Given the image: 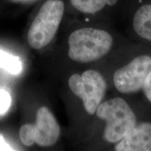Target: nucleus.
I'll use <instances>...</instances> for the list:
<instances>
[{
  "instance_id": "f257e3e1",
  "label": "nucleus",
  "mask_w": 151,
  "mask_h": 151,
  "mask_svg": "<svg viewBox=\"0 0 151 151\" xmlns=\"http://www.w3.org/2000/svg\"><path fill=\"white\" fill-rule=\"evenodd\" d=\"M114 43V37L107 30L92 27L79 28L68 39V56L78 63L97 62L110 53Z\"/></svg>"
},
{
  "instance_id": "f03ea898",
  "label": "nucleus",
  "mask_w": 151,
  "mask_h": 151,
  "mask_svg": "<svg viewBox=\"0 0 151 151\" xmlns=\"http://www.w3.org/2000/svg\"><path fill=\"white\" fill-rule=\"evenodd\" d=\"M95 115L104 124L102 138L109 144L121 141L139 122L129 104L120 97L104 100Z\"/></svg>"
},
{
  "instance_id": "7ed1b4c3",
  "label": "nucleus",
  "mask_w": 151,
  "mask_h": 151,
  "mask_svg": "<svg viewBox=\"0 0 151 151\" xmlns=\"http://www.w3.org/2000/svg\"><path fill=\"white\" fill-rule=\"evenodd\" d=\"M65 11L62 0L45 1L34 18L27 33L28 43L41 49L51 42L59 29Z\"/></svg>"
},
{
  "instance_id": "20e7f679",
  "label": "nucleus",
  "mask_w": 151,
  "mask_h": 151,
  "mask_svg": "<svg viewBox=\"0 0 151 151\" xmlns=\"http://www.w3.org/2000/svg\"><path fill=\"white\" fill-rule=\"evenodd\" d=\"M68 86L71 92L81 99L85 110L90 116L95 114L104 100L109 87L104 76L96 69L73 73L68 80Z\"/></svg>"
},
{
  "instance_id": "39448f33",
  "label": "nucleus",
  "mask_w": 151,
  "mask_h": 151,
  "mask_svg": "<svg viewBox=\"0 0 151 151\" xmlns=\"http://www.w3.org/2000/svg\"><path fill=\"white\" fill-rule=\"evenodd\" d=\"M151 71V55L139 54L113 73L115 89L122 94H132L142 90L147 76Z\"/></svg>"
},
{
  "instance_id": "423d86ee",
  "label": "nucleus",
  "mask_w": 151,
  "mask_h": 151,
  "mask_svg": "<svg viewBox=\"0 0 151 151\" xmlns=\"http://www.w3.org/2000/svg\"><path fill=\"white\" fill-rule=\"evenodd\" d=\"M61 134V129L50 109L46 106L38 109L36 123L33 124L35 143L42 147L55 144Z\"/></svg>"
},
{
  "instance_id": "0eeeda50",
  "label": "nucleus",
  "mask_w": 151,
  "mask_h": 151,
  "mask_svg": "<svg viewBox=\"0 0 151 151\" xmlns=\"http://www.w3.org/2000/svg\"><path fill=\"white\" fill-rule=\"evenodd\" d=\"M116 151H151V122H138L121 141L113 145Z\"/></svg>"
},
{
  "instance_id": "6e6552de",
  "label": "nucleus",
  "mask_w": 151,
  "mask_h": 151,
  "mask_svg": "<svg viewBox=\"0 0 151 151\" xmlns=\"http://www.w3.org/2000/svg\"><path fill=\"white\" fill-rule=\"evenodd\" d=\"M132 27L141 39L151 43V3L139 6L132 18Z\"/></svg>"
},
{
  "instance_id": "1a4fd4ad",
  "label": "nucleus",
  "mask_w": 151,
  "mask_h": 151,
  "mask_svg": "<svg viewBox=\"0 0 151 151\" xmlns=\"http://www.w3.org/2000/svg\"><path fill=\"white\" fill-rule=\"evenodd\" d=\"M112 0H70L73 8L83 14H96L104 10Z\"/></svg>"
},
{
  "instance_id": "9d476101",
  "label": "nucleus",
  "mask_w": 151,
  "mask_h": 151,
  "mask_svg": "<svg viewBox=\"0 0 151 151\" xmlns=\"http://www.w3.org/2000/svg\"><path fill=\"white\" fill-rule=\"evenodd\" d=\"M0 67L12 74H18L21 72L22 66L19 58L0 50Z\"/></svg>"
},
{
  "instance_id": "9b49d317",
  "label": "nucleus",
  "mask_w": 151,
  "mask_h": 151,
  "mask_svg": "<svg viewBox=\"0 0 151 151\" xmlns=\"http://www.w3.org/2000/svg\"><path fill=\"white\" fill-rule=\"evenodd\" d=\"M20 139L21 142L26 146H31L35 143L33 134V124H26L20 129Z\"/></svg>"
},
{
  "instance_id": "f8f14e48",
  "label": "nucleus",
  "mask_w": 151,
  "mask_h": 151,
  "mask_svg": "<svg viewBox=\"0 0 151 151\" xmlns=\"http://www.w3.org/2000/svg\"><path fill=\"white\" fill-rule=\"evenodd\" d=\"M11 97L8 92L0 89V114L6 112L11 106Z\"/></svg>"
},
{
  "instance_id": "ddd939ff",
  "label": "nucleus",
  "mask_w": 151,
  "mask_h": 151,
  "mask_svg": "<svg viewBox=\"0 0 151 151\" xmlns=\"http://www.w3.org/2000/svg\"><path fill=\"white\" fill-rule=\"evenodd\" d=\"M141 91L143 92L147 101L151 104V71L147 76Z\"/></svg>"
},
{
  "instance_id": "4468645a",
  "label": "nucleus",
  "mask_w": 151,
  "mask_h": 151,
  "mask_svg": "<svg viewBox=\"0 0 151 151\" xmlns=\"http://www.w3.org/2000/svg\"><path fill=\"white\" fill-rule=\"evenodd\" d=\"M12 149L5 142L4 138L0 136V150H11Z\"/></svg>"
},
{
  "instance_id": "2eb2a0df",
  "label": "nucleus",
  "mask_w": 151,
  "mask_h": 151,
  "mask_svg": "<svg viewBox=\"0 0 151 151\" xmlns=\"http://www.w3.org/2000/svg\"><path fill=\"white\" fill-rule=\"evenodd\" d=\"M14 1H30V0H14Z\"/></svg>"
}]
</instances>
